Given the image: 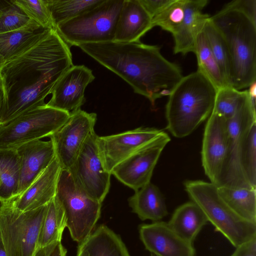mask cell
Wrapping results in <instances>:
<instances>
[{"label": "cell", "instance_id": "6da1fadb", "mask_svg": "<svg viewBox=\"0 0 256 256\" xmlns=\"http://www.w3.org/2000/svg\"><path fill=\"white\" fill-rule=\"evenodd\" d=\"M72 66L70 48L54 30L29 50L5 62L0 72V125L46 106V98Z\"/></svg>", "mask_w": 256, "mask_h": 256}, {"label": "cell", "instance_id": "7a4b0ae2", "mask_svg": "<svg viewBox=\"0 0 256 256\" xmlns=\"http://www.w3.org/2000/svg\"><path fill=\"white\" fill-rule=\"evenodd\" d=\"M78 47L122 78L152 106L158 99L168 96L183 77L180 68L164 58L156 45L113 40Z\"/></svg>", "mask_w": 256, "mask_h": 256}, {"label": "cell", "instance_id": "3957f363", "mask_svg": "<svg viewBox=\"0 0 256 256\" xmlns=\"http://www.w3.org/2000/svg\"><path fill=\"white\" fill-rule=\"evenodd\" d=\"M217 90L198 70L183 76L168 96L166 129L177 138L191 134L211 114Z\"/></svg>", "mask_w": 256, "mask_h": 256}, {"label": "cell", "instance_id": "277c9868", "mask_svg": "<svg viewBox=\"0 0 256 256\" xmlns=\"http://www.w3.org/2000/svg\"><path fill=\"white\" fill-rule=\"evenodd\" d=\"M210 19L222 36L230 60L229 86L242 90L256 80V23L224 6Z\"/></svg>", "mask_w": 256, "mask_h": 256}, {"label": "cell", "instance_id": "5b68a950", "mask_svg": "<svg viewBox=\"0 0 256 256\" xmlns=\"http://www.w3.org/2000/svg\"><path fill=\"white\" fill-rule=\"evenodd\" d=\"M191 201L206 215L215 230L221 233L235 248L256 237V224L235 214L219 194L218 187L211 182L188 180L184 183Z\"/></svg>", "mask_w": 256, "mask_h": 256}, {"label": "cell", "instance_id": "8992f818", "mask_svg": "<svg viewBox=\"0 0 256 256\" xmlns=\"http://www.w3.org/2000/svg\"><path fill=\"white\" fill-rule=\"evenodd\" d=\"M124 0H104L94 8L58 24L56 30L70 48L113 41Z\"/></svg>", "mask_w": 256, "mask_h": 256}, {"label": "cell", "instance_id": "52a82bcc", "mask_svg": "<svg viewBox=\"0 0 256 256\" xmlns=\"http://www.w3.org/2000/svg\"><path fill=\"white\" fill-rule=\"evenodd\" d=\"M55 197L64 210L72 238L80 244L94 230L102 204L84 192L68 170H61Z\"/></svg>", "mask_w": 256, "mask_h": 256}, {"label": "cell", "instance_id": "ba28073f", "mask_svg": "<svg viewBox=\"0 0 256 256\" xmlns=\"http://www.w3.org/2000/svg\"><path fill=\"white\" fill-rule=\"evenodd\" d=\"M47 206L23 212L12 200L1 203L0 234L8 256H33Z\"/></svg>", "mask_w": 256, "mask_h": 256}, {"label": "cell", "instance_id": "9c48e42d", "mask_svg": "<svg viewBox=\"0 0 256 256\" xmlns=\"http://www.w3.org/2000/svg\"><path fill=\"white\" fill-rule=\"evenodd\" d=\"M70 116V112L46 105L27 111L0 125V150L16 149L25 143L50 137Z\"/></svg>", "mask_w": 256, "mask_h": 256}, {"label": "cell", "instance_id": "30bf717a", "mask_svg": "<svg viewBox=\"0 0 256 256\" xmlns=\"http://www.w3.org/2000/svg\"><path fill=\"white\" fill-rule=\"evenodd\" d=\"M256 122V105L250 101L248 95L247 99L235 115L227 120V152L218 187L254 188L250 184L246 176L242 156L249 132Z\"/></svg>", "mask_w": 256, "mask_h": 256}, {"label": "cell", "instance_id": "8fae6325", "mask_svg": "<svg viewBox=\"0 0 256 256\" xmlns=\"http://www.w3.org/2000/svg\"><path fill=\"white\" fill-rule=\"evenodd\" d=\"M95 132L90 136L70 172L76 182L93 199L102 204L110 185L108 170Z\"/></svg>", "mask_w": 256, "mask_h": 256}, {"label": "cell", "instance_id": "7c38bea8", "mask_svg": "<svg viewBox=\"0 0 256 256\" xmlns=\"http://www.w3.org/2000/svg\"><path fill=\"white\" fill-rule=\"evenodd\" d=\"M97 116L81 108L70 112L66 122L50 138L62 170H70L90 136L94 132Z\"/></svg>", "mask_w": 256, "mask_h": 256}, {"label": "cell", "instance_id": "4fadbf2b", "mask_svg": "<svg viewBox=\"0 0 256 256\" xmlns=\"http://www.w3.org/2000/svg\"><path fill=\"white\" fill-rule=\"evenodd\" d=\"M165 132L158 140L138 150L112 170L111 174L134 191L150 182L160 154L170 141Z\"/></svg>", "mask_w": 256, "mask_h": 256}, {"label": "cell", "instance_id": "5bb4252c", "mask_svg": "<svg viewBox=\"0 0 256 256\" xmlns=\"http://www.w3.org/2000/svg\"><path fill=\"white\" fill-rule=\"evenodd\" d=\"M165 132L156 128L140 127L117 134L98 136V146L108 170L110 172L118 164Z\"/></svg>", "mask_w": 256, "mask_h": 256}, {"label": "cell", "instance_id": "9a60e30c", "mask_svg": "<svg viewBox=\"0 0 256 256\" xmlns=\"http://www.w3.org/2000/svg\"><path fill=\"white\" fill-rule=\"evenodd\" d=\"M228 148L227 120L212 113L206 124L202 163L210 182L218 186L222 174Z\"/></svg>", "mask_w": 256, "mask_h": 256}, {"label": "cell", "instance_id": "2e32d148", "mask_svg": "<svg viewBox=\"0 0 256 256\" xmlns=\"http://www.w3.org/2000/svg\"><path fill=\"white\" fill-rule=\"evenodd\" d=\"M95 77L92 70L84 65H73L59 78L51 92L46 105L71 112L85 102L84 90Z\"/></svg>", "mask_w": 256, "mask_h": 256}, {"label": "cell", "instance_id": "e0dca14e", "mask_svg": "<svg viewBox=\"0 0 256 256\" xmlns=\"http://www.w3.org/2000/svg\"><path fill=\"white\" fill-rule=\"evenodd\" d=\"M145 248L155 256H194L193 244L182 238L167 222L158 221L138 226Z\"/></svg>", "mask_w": 256, "mask_h": 256}, {"label": "cell", "instance_id": "ac0fdd59", "mask_svg": "<svg viewBox=\"0 0 256 256\" xmlns=\"http://www.w3.org/2000/svg\"><path fill=\"white\" fill-rule=\"evenodd\" d=\"M16 150L20 162L18 196L46 168L56 154L50 140L30 142Z\"/></svg>", "mask_w": 256, "mask_h": 256}, {"label": "cell", "instance_id": "d6986e66", "mask_svg": "<svg viewBox=\"0 0 256 256\" xmlns=\"http://www.w3.org/2000/svg\"><path fill=\"white\" fill-rule=\"evenodd\" d=\"M62 168L56 156L26 190L12 200L21 212L34 210L48 204L55 196Z\"/></svg>", "mask_w": 256, "mask_h": 256}, {"label": "cell", "instance_id": "ffe728a7", "mask_svg": "<svg viewBox=\"0 0 256 256\" xmlns=\"http://www.w3.org/2000/svg\"><path fill=\"white\" fill-rule=\"evenodd\" d=\"M208 2V0H186L182 22L172 34L174 54L194 52L196 38L210 18L202 12Z\"/></svg>", "mask_w": 256, "mask_h": 256}, {"label": "cell", "instance_id": "44dd1931", "mask_svg": "<svg viewBox=\"0 0 256 256\" xmlns=\"http://www.w3.org/2000/svg\"><path fill=\"white\" fill-rule=\"evenodd\" d=\"M152 28V18L138 0H124L114 41L140 42V38Z\"/></svg>", "mask_w": 256, "mask_h": 256}, {"label": "cell", "instance_id": "7402d4cb", "mask_svg": "<svg viewBox=\"0 0 256 256\" xmlns=\"http://www.w3.org/2000/svg\"><path fill=\"white\" fill-rule=\"evenodd\" d=\"M52 30L30 20L20 28L0 34V54L5 62L29 50Z\"/></svg>", "mask_w": 256, "mask_h": 256}, {"label": "cell", "instance_id": "603a6c76", "mask_svg": "<svg viewBox=\"0 0 256 256\" xmlns=\"http://www.w3.org/2000/svg\"><path fill=\"white\" fill-rule=\"evenodd\" d=\"M128 202L132 212L142 220L160 221L168 214L162 194L151 182L135 190L128 198Z\"/></svg>", "mask_w": 256, "mask_h": 256}, {"label": "cell", "instance_id": "cb8c5ba5", "mask_svg": "<svg viewBox=\"0 0 256 256\" xmlns=\"http://www.w3.org/2000/svg\"><path fill=\"white\" fill-rule=\"evenodd\" d=\"M208 220L200 208L192 201L178 207L168 224L180 237L193 244Z\"/></svg>", "mask_w": 256, "mask_h": 256}, {"label": "cell", "instance_id": "d4e9b609", "mask_svg": "<svg viewBox=\"0 0 256 256\" xmlns=\"http://www.w3.org/2000/svg\"><path fill=\"white\" fill-rule=\"evenodd\" d=\"M78 248L88 256H130L120 236L103 224L94 228Z\"/></svg>", "mask_w": 256, "mask_h": 256}, {"label": "cell", "instance_id": "484cf974", "mask_svg": "<svg viewBox=\"0 0 256 256\" xmlns=\"http://www.w3.org/2000/svg\"><path fill=\"white\" fill-rule=\"evenodd\" d=\"M20 162L16 149L0 150V202H6L18 196Z\"/></svg>", "mask_w": 256, "mask_h": 256}, {"label": "cell", "instance_id": "4316f807", "mask_svg": "<svg viewBox=\"0 0 256 256\" xmlns=\"http://www.w3.org/2000/svg\"><path fill=\"white\" fill-rule=\"evenodd\" d=\"M218 192L235 214L246 221L256 224V189L219 186Z\"/></svg>", "mask_w": 256, "mask_h": 256}, {"label": "cell", "instance_id": "83f0119b", "mask_svg": "<svg viewBox=\"0 0 256 256\" xmlns=\"http://www.w3.org/2000/svg\"><path fill=\"white\" fill-rule=\"evenodd\" d=\"M66 227V217L62 206L54 196L48 204L40 230L38 248L61 242Z\"/></svg>", "mask_w": 256, "mask_h": 256}, {"label": "cell", "instance_id": "f1b7e54d", "mask_svg": "<svg viewBox=\"0 0 256 256\" xmlns=\"http://www.w3.org/2000/svg\"><path fill=\"white\" fill-rule=\"evenodd\" d=\"M194 53L198 62V70L204 75L217 89L228 86L209 46L203 30L198 36Z\"/></svg>", "mask_w": 256, "mask_h": 256}, {"label": "cell", "instance_id": "f546056e", "mask_svg": "<svg viewBox=\"0 0 256 256\" xmlns=\"http://www.w3.org/2000/svg\"><path fill=\"white\" fill-rule=\"evenodd\" d=\"M104 0H46L56 27L94 8Z\"/></svg>", "mask_w": 256, "mask_h": 256}, {"label": "cell", "instance_id": "4dcf8cb0", "mask_svg": "<svg viewBox=\"0 0 256 256\" xmlns=\"http://www.w3.org/2000/svg\"><path fill=\"white\" fill-rule=\"evenodd\" d=\"M248 97L247 90H238L230 86L218 88L212 113L228 120L235 115Z\"/></svg>", "mask_w": 256, "mask_h": 256}, {"label": "cell", "instance_id": "1f68e13d", "mask_svg": "<svg viewBox=\"0 0 256 256\" xmlns=\"http://www.w3.org/2000/svg\"><path fill=\"white\" fill-rule=\"evenodd\" d=\"M203 32L212 52L229 86L231 70L230 60L226 42L210 18L206 24Z\"/></svg>", "mask_w": 256, "mask_h": 256}, {"label": "cell", "instance_id": "d6a6232c", "mask_svg": "<svg viewBox=\"0 0 256 256\" xmlns=\"http://www.w3.org/2000/svg\"><path fill=\"white\" fill-rule=\"evenodd\" d=\"M186 0H174L152 18L153 28L158 26L172 35L182 24L184 16Z\"/></svg>", "mask_w": 256, "mask_h": 256}, {"label": "cell", "instance_id": "836d02e7", "mask_svg": "<svg viewBox=\"0 0 256 256\" xmlns=\"http://www.w3.org/2000/svg\"><path fill=\"white\" fill-rule=\"evenodd\" d=\"M30 20L14 0H0V34L20 28Z\"/></svg>", "mask_w": 256, "mask_h": 256}, {"label": "cell", "instance_id": "e575fe53", "mask_svg": "<svg viewBox=\"0 0 256 256\" xmlns=\"http://www.w3.org/2000/svg\"><path fill=\"white\" fill-rule=\"evenodd\" d=\"M14 2L32 20L44 27L56 30L46 0H14Z\"/></svg>", "mask_w": 256, "mask_h": 256}, {"label": "cell", "instance_id": "d590c367", "mask_svg": "<svg viewBox=\"0 0 256 256\" xmlns=\"http://www.w3.org/2000/svg\"><path fill=\"white\" fill-rule=\"evenodd\" d=\"M242 165L247 180L256 188V122L251 127L242 156Z\"/></svg>", "mask_w": 256, "mask_h": 256}, {"label": "cell", "instance_id": "8d00e7d4", "mask_svg": "<svg viewBox=\"0 0 256 256\" xmlns=\"http://www.w3.org/2000/svg\"><path fill=\"white\" fill-rule=\"evenodd\" d=\"M225 6L242 12L256 23V0H235Z\"/></svg>", "mask_w": 256, "mask_h": 256}, {"label": "cell", "instance_id": "74e56055", "mask_svg": "<svg viewBox=\"0 0 256 256\" xmlns=\"http://www.w3.org/2000/svg\"><path fill=\"white\" fill-rule=\"evenodd\" d=\"M152 18L171 4L174 0H138Z\"/></svg>", "mask_w": 256, "mask_h": 256}, {"label": "cell", "instance_id": "f35d334b", "mask_svg": "<svg viewBox=\"0 0 256 256\" xmlns=\"http://www.w3.org/2000/svg\"><path fill=\"white\" fill-rule=\"evenodd\" d=\"M66 249L61 242H52L46 246L38 248L33 256H66Z\"/></svg>", "mask_w": 256, "mask_h": 256}, {"label": "cell", "instance_id": "ab89813d", "mask_svg": "<svg viewBox=\"0 0 256 256\" xmlns=\"http://www.w3.org/2000/svg\"><path fill=\"white\" fill-rule=\"evenodd\" d=\"M230 256H256V237L236 246Z\"/></svg>", "mask_w": 256, "mask_h": 256}, {"label": "cell", "instance_id": "60d3db41", "mask_svg": "<svg viewBox=\"0 0 256 256\" xmlns=\"http://www.w3.org/2000/svg\"><path fill=\"white\" fill-rule=\"evenodd\" d=\"M250 101L256 105V82H254L247 90Z\"/></svg>", "mask_w": 256, "mask_h": 256}, {"label": "cell", "instance_id": "b9f144b4", "mask_svg": "<svg viewBox=\"0 0 256 256\" xmlns=\"http://www.w3.org/2000/svg\"><path fill=\"white\" fill-rule=\"evenodd\" d=\"M0 256H8L0 234Z\"/></svg>", "mask_w": 256, "mask_h": 256}, {"label": "cell", "instance_id": "7bdbcfd3", "mask_svg": "<svg viewBox=\"0 0 256 256\" xmlns=\"http://www.w3.org/2000/svg\"><path fill=\"white\" fill-rule=\"evenodd\" d=\"M76 256H88V252L84 250L78 248Z\"/></svg>", "mask_w": 256, "mask_h": 256}, {"label": "cell", "instance_id": "ee69618b", "mask_svg": "<svg viewBox=\"0 0 256 256\" xmlns=\"http://www.w3.org/2000/svg\"><path fill=\"white\" fill-rule=\"evenodd\" d=\"M2 98H3V91H2V82H1V80H0V108L2 102Z\"/></svg>", "mask_w": 256, "mask_h": 256}, {"label": "cell", "instance_id": "f6af8a7d", "mask_svg": "<svg viewBox=\"0 0 256 256\" xmlns=\"http://www.w3.org/2000/svg\"><path fill=\"white\" fill-rule=\"evenodd\" d=\"M4 64H5V62H4L3 58L2 57V55L0 54V72Z\"/></svg>", "mask_w": 256, "mask_h": 256}, {"label": "cell", "instance_id": "bcb514c9", "mask_svg": "<svg viewBox=\"0 0 256 256\" xmlns=\"http://www.w3.org/2000/svg\"><path fill=\"white\" fill-rule=\"evenodd\" d=\"M150 256H154L153 254H150Z\"/></svg>", "mask_w": 256, "mask_h": 256}]
</instances>
